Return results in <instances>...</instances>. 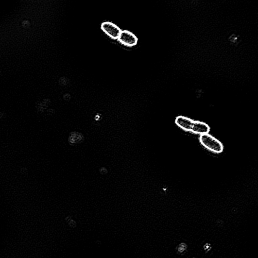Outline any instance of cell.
I'll list each match as a JSON object with an SVG mask.
<instances>
[{
    "mask_svg": "<svg viewBox=\"0 0 258 258\" xmlns=\"http://www.w3.org/2000/svg\"><path fill=\"white\" fill-rule=\"evenodd\" d=\"M119 37L122 43L129 46L137 45L138 41L137 36L128 31L121 32Z\"/></svg>",
    "mask_w": 258,
    "mask_h": 258,
    "instance_id": "3957f363",
    "label": "cell"
},
{
    "mask_svg": "<svg viewBox=\"0 0 258 258\" xmlns=\"http://www.w3.org/2000/svg\"><path fill=\"white\" fill-rule=\"evenodd\" d=\"M195 120L188 117L179 116L176 118L175 123L185 131L191 132L194 124Z\"/></svg>",
    "mask_w": 258,
    "mask_h": 258,
    "instance_id": "7a4b0ae2",
    "label": "cell"
},
{
    "mask_svg": "<svg viewBox=\"0 0 258 258\" xmlns=\"http://www.w3.org/2000/svg\"><path fill=\"white\" fill-rule=\"evenodd\" d=\"M210 127L205 122L195 120L193 127L191 131L192 133L199 135L209 133Z\"/></svg>",
    "mask_w": 258,
    "mask_h": 258,
    "instance_id": "5b68a950",
    "label": "cell"
},
{
    "mask_svg": "<svg viewBox=\"0 0 258 258\" xmlns=\"http://www.w3.org/2000/svg\"><path fill=\"white\" fill-rule=\"evenodd\" d=\"M102 27L104 32L114 38L119 37L121 33L118 27L111 22H104L102 24Z\"/></svg>",
    "mask_w": 258,
    "mask_h": 258,
    "instance_id": "277c9868",
    "label": "cell"
},
{
    "mask_svg": "<svg viewBox=\"0 0 258 258\" xmlns=\"http://www.w3.org/2000/svg\"><path fill=\"white\" fill-rule=\"evenodd\" d=\"M185 246H186L185 244H184V246H183V243H182L178 249L180 253H182L183 251H184L186 249V247Z\"/></svg>",
    "mask_w": 258,
    "mask_h": 258,
    "instance_id": "52a82bcc",
    "label": "cell"
},
{
    "mask_svg": "<svg viewBox=\"0 0 258 258\" xmlns=\"http://www.w3.org/2000/svg\"><path fill=\"white\" fill-rule=\"evenodd\" d=\"M84 139L82 134L77 132H72L70 134L69 141L70 144H75L82 142Z\"/></svg>",
    "mask_w": 258,
    "mask_h": 258,
    "instance_id": "8992f818",
    "label": "cell"
},
{
    "mask_svg": "<svg viewBox=\"0 0 258 258\" xmlns=\"http://www.w3.org/2000/svg\"><path fill=\"white\" fill-rule=\"evenodd\" d=\"M199 141L201 145L210 152L220 154L223 152V144L209 133L200 135Z\"/></svg>",
    "mask_w": 258,
    "mask_h": 258,
    "instance_id": "6da1fadb",
    "label": "cell"
}]
</instances>
